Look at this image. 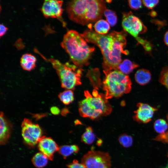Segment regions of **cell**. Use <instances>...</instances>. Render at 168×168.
Returning <instances> with one entry per match:
<instances>
[{
	"label": "cell",
	"instance_id": "6da1fadb",
	"mask_svg": "<svg viewBox=\"0 0 168 168\" xmlns=\"http://www.w3.org/2000/svg\"><path fill=\"white\" fill-rule=\"evenodd\" d=\"M92 26L91 24L89 25V29L81 35L86 41L96 45L100 49L103 57L102 66L104 70H118L122 61L121 54H129L124 49L126 45V32L113 31L109 34L101 35L93 30Z\"/></svg>",
	"mask_w": 168,
	"mask_h": 168
},
{
	"label": "cell",
	"instance_id": "7a4b0ae2",
	"mask_svg": "<svg viewBox=\"0 0 168 168\" xmlns=\"http://www.w3.org/2000/svg\"><path fill=\"white\" fill-rule=\"evenodd\" d=\"M106 9L104 0H76L69 2L66 10L71 20L85 25L100 20Z\"/></svg>",
	"mask_w": 168,
	"mask_h": 168
},
{
	"label": "cell",
	"instance_id": "3957f363",
	"mask_svg": "<svg viewBox=\"0 0 168 168\" xmlns=\"http://www.w3.org/2000/svg\"><path fill=\"white\" fill-rule=\"evenodd\" d=\"M61 47L69 56L74 64L81 68L89 64L94 47H90L85 39L77 31H68L64 35L60 43Z\"/></svg>",
	"mask_w": 168,
	"mask_h": 168
},
{
	"label": "cell",
	"instance_id": "277c9868",
	"mask_svg": "<svg viewBox=\"0 0 168 168\" xmlns=\"http://www.w3.org/2000/svg\"><path fill=\"white\" fill-rule=\"evenodd\" d=\"M84 93L85 98L79 103V111L81 116L94 119L111 113V106L105 95L99 94L96 89L93 91L92 95L87 90Z\"/></svg>",
	"mask_w": 168,
	"mask_h": 168
},
{
	"label": "cell",
	"instance_id": "5b68a950",
	"mask_svg": "<svg viewBox=\"0 0 168 168\" xmlns=\"http://www.w3.org/2000/svg\"><path fill=\"white\" fill-rule=\"evenodd\" d=\"M103 72L105 77L103 86L107 99L119 97L130 91L132 83L128 75L118 70L111 71L104 70Z\"/></svg>",
	"mask_w": 168,
	"mask_h": 168
},
{
	"label": "cell",
	"instance_id": "8992f818",
	"mask_svg": "<svg viewBox=\"0 0 168 168\" xmlns=\"http://www.w3.org/2000/svg\"><path fill=\"white\" fill-rule=\"evenodd\" d=\"M41 56L45 60L49 62L55 69L63 88L73 90L76 86L82 84L81 77L83 69L81 68L68 62L63 64L57 59L53 58L46 59L42 55Z\"/></svg>",
	"mask_w": 168,
	"mask_h": 168
},
{
	"label": "cell",
	"instance_id": "52a82bcc",
	"mask_svg": "<svg viewBox=\"0 0 168 168\" xmlns=\"http://www.w3.org/2000/svg\"><path fill=\"white\" fill-rule=\"evenodd\" d=\"M81 163L86 168H111V158L106 152L91 150L82 157Z\"/></svg>",
	"mask_w": 168,
	"mask_h": 168
},
{
	"label": "cell",
	"instance_id": "ba28073f",
	"mask_svg": "<svg viewBox=\"0 0 168 168\" xmlns=\"http://www.w3.org/2000/svg\"><path fill=\"white\" fill-rule=\"evenodd\" d=\"M21 134L25 143L30 147L38 144L42 136V131L40 126L25 118L21 125Z\"/></svg>",
	"mask_w": 168,
	"mask_h": 168
},
{
	"label": "cell",
	"instance_id": "9c48e42d",
	"mask_svg": "<svg viewBox=\"0 0 168 168\" xmlns=\"http://www.w3.org/2000/svg\"><path fill=\"white\" fill-rule=\"evenodd\" d=\"M122 26L125 31L135 38L138 37L139 34L147 30V27L142 21L131 12L123 13Z\"/></svg>",
	"mask_w": 168,
	"mask_h": 168
},
{
	"label": "cell",
	"instance_id": "30bf717a",
	"mask_svg": "<svg viewBox=\"0 0 168 168\" xmlns=\"http://www.w3.org/2000/svg\"><path fill=\"white\" fill-rule=\"evenodd\" d=\"M62 0H44L41 8L44 16L46 18H60L63 13Z\"/></svg>",
	"mask_w": 168,
	"mask_h": 168
},
{
	"label": "cell",
	"instance_id": "8fae6325",
	"mask_svg": "<svg viewBox=\"0 0 168 168\" xmlns=\"http://www.w3.org/2000/svg\"><path fill=\"white\" fill-rule=\"evenodd\" d=\"M38 144V148L40 152L50 160H53L54 153L58 151L59 147L53 139L44 136L42 137Z\"/></svg>",
	"mask_w": 168,
	"mask_h": 168
},
{
	"label": "cell",
	"instance_id": "7c38bea8",
	"mask_svg": "<svg viewBox=\"0 0 168 168\" xmlns=\"http://www.w3.org/2000/svg\"><path fill=\"white\" fill-rule=\"evenodd\" d=\"M138 108L134 112V119L138 122L147 123L152 119L157 109L149 105L139 103L137 105Z\"/></svg>",
	"mask_w": 168,
	"mask_h": 168
},
{
	"label": "cell",
	"instance_id": "4fadbf2b",
	"mask_svg": "<svg viewBox=\"0 0 168 168\" xmlns=\"http://www.w3.org/2000/svg\"><path fill=\"white\" fill-rule=\"evenodd\" d=\"M0 143L1 145H3L7 143L9 139L12 126L2 112H0Z\"/></svg>",
	"mask_w": 168,
	"mask_h": 168
},
{
	"label": "cell",
	"instance_id": "5bb4252c",
	"mask_svg": "<svg viewBox=\"0 0 168 168\" xmlns=\"http://www.w3.org/2000/svg\"><path fill=\"white\" fill-rule=\"evenodd\" d=\"M36 59L30 54L26 53L21 56L20 59V64L24 70L30 71L35 67Z\"/></svg>",
	"mask_w": 168,
	"mask_h": 168
},
{
	"label": "cell",
	"instance_id": "9a60e30c",
	"mask_svg": "<svg viewBox=\"0 0 168 168\" xmlns=\"http://www.w3.org/2000/svg\"><path fill=\"white\" fill-rule=\"evenodd\" d=\"M151 75L150 72L146 69L138 70L135 75V79L138 84L143 85L148 83L151 80Z\"/></svg>",
	"mask_w": 168,
	"mask_h": 168
},
{
	"label": "cell",
	"instance_id": "2e32d148",
	"mask_svg": "<svg viewBox=\"0 0 168 168\" xmlns=\"http://www.w3.org/2000/svg\"><path fill=\"white\" fill-rule=\"evenodd\" d=\"M138 67V65L128 59L124 60L119 64L118 70L124 74L127 75L132 72L133 70Z\"/></svg>",
	"mask_w": 168,
	"mask_h": 168
},
{
	"label": "cell",
	"instance_id": "e0dca14e",
	"mask_svg": "<svg viewBox=\"0 0 168 168\" xmlns=\"http://www.w3.org/2000/svg\"><path fill=\"white\" fill-rule=\"evenodd\" d=\"M79 150V148L77 145H65L59 147L58 152L65 159L74 153H77Z\"/></svg>",
	"mask_w": 168,
	"mask_h": 168
},
{
	"label": "cell",
	"instance_id": "ac0fdd59",
	"mask_svg": "<svg viewBox=\"0 0 168 168\" xmlns=\"http://www.w3.org/2000/svg\"><path fill=\"white\" fill-rule=\"evenodd\" d=\"M48 159L41 152L36 153L33 156L32 162L33 165L38 168L45 166L47 164Z\"/></svg>",
	"mask_w": 168,
	"mask_h": 168
},
{
	"label": "cell",
	"instance_id": "d6986e66",
	"mask_svg": "<svg viewBox=\"0 0 168 168\" xmlns=\"http://www.w3.org/2000/svg\"><path fill=\"white\" fill-rule=\"evenodd\" d=\"M94 28L96 32L101 35L106 34L110 29L109 23L103 19L99 20L96 22L94 26Z\"/></svg>",
	"mask_w": 168,
	"mask_h": 168
},
{
	"label": "cell",
	"instance_id": "ffe728a7",
	"mask_svg": "<svg viewBox=\"0 0 168 168\" xmlns=\"http://www.w3.org/2000/svg\"><path fill=\"white\" fill-rule=\"evenodd\" d=\"M96 139V135L94 133L92 128L88 127L86 129V131L82 134L81 140L82 142L85 144L91 145L92 144Z\"/></svg>",
	"mask_w": 168,
	"mask_h": 168
},
{
	"label": "cell",
	"instance_id": "44dd1931",
	"mask_svg": "<svg viewBox=\"0 0 168 168\" xmlns=\"http://www.w3.org/2000/svg\"><path fill=\"white\" fill-rule=\"evenodd\" d=\"M60 100L65 105H68L74 100L73 92L72 90H68L60 93L58 95Z\"/></svg>",
	"mask_w": 168,
	"mask_h": 168
},
{
	"label": "cell",
	"instance_id": "7402d4cb",
	"mask_svg": "<svg viewBox=\"0 0 168 168\" xmlns=\"http://www.w3.org/2000/svg\"><path fill=\"white\" fill-rule=\"evenodd\" d=\"M154 128L157 133L161 134L165 133L167 129L168 124L164 119H158L154 123Z\"/></svg>",
	"mask_w": 168,
	"mask_h": 168
},
{
	"label": "cell",
	"instance_id": "603a6c76",
	"mask_svg": "<svg viewBox=\"0 0 168 168\" xmlns=\"http://www.w3.org/2000/svg\"><path fill=\"white\" fill-rule=\"evenodd\" d=\"M104 14L106 18L107 22L110 26H113L116 24L117 17L114 11L106 9L105 11Z\"/></svg>",
	"mask_w": 168,
	"mask_h": 168
},
{
	"label": "cell",
	"instance_id": "cb8c5ba5",
	"mask_svg": "<svg viewBox=\"0 0 168 168\" xmlns=\"http://www.w3.org/2000/svg\"><path fill=\"white\" fill-rule=\"evenodd\" d=\"M118 140L120 144L125 147H131L133 142L132 138L131 136L125 134L120 135L119 138Z\"/></svg>",
	"mask_w": 168,
	"mask_h": 168
},
{
	"label": "cell",
	"instance_id": "d4e9b609",
	"mask_svg": "<svg viewBox=\"0 0 168 168\" xmlns=\"http://www.w3.org/2000/svg\"><path fill=\"white\" fill-rule=\"evenodd\" d=\"M135 39L138 43L142 46L146 52L149 53L152 51L153 46L151 43L147 40L139 36Z\"/></svg>",
	"mask_w": 168,
	"mask_h": 168
},
{
	"label": "cell",
	"instance_id": "484cf974",
	"mask_svg": "<svg viewBox=\"0 0 168 168\" xmlns=\"http://www.w3.org/2000/svg\"><path fill=\"white\" fill-rule=\"evenodd\" d=\"M159 79L160 82L168 89V66L162 70Z\"/></svg>",
	"mask_w": 168,
	"mask_h": 168
},
{
	"label": "cell",
	"instance_id": "4316f807",
	"mask_svg": "<svg viewBox=\"0 0 168 168\" xmlns=\"http://www.w3.org/2000/svg\"><path fill=\"white\" fill-rule=\"evenodd\" d=\"M129 7L132 9L137 10L142 7V1L140 0H130L128 1Z\"/></svg>",
	"mask_w": 168,
	"mask_h": 168
},
{
	"label": "cell",
	"instance_id": "83f0119b",
	"mask_svg": "<svg viewBox=\"0 0 168 168\" xmlns=\"http://www.w3.org/2000/svg\"><path fill=\"white\" fill-rule=\"evenodd\" d=\"M142 3L147 8L152 9L159 2V1L156 0H143Z\"/></svg>",
	"mask_w": 168,
	"mask_h": 168
},
{
	"label": "cell",
	"instance_id": "f1b7e54d",
	"mask_svg": "<svg viewBox=\"0 0 168 168\" xmlns=\"http://www.w3.org/2000/svg\"><path fill=\"white\" fill-rule=\"evenodd\" d=\"M67 166L68 168H86L81 162L79 163L76 160H74L72 162L68 165Z\"/></svg>",
	"mask_w": 168,
	"mask_h": 168
},
{
	"label": "cell",
	"instance_id": "f546056e",
	"mask_svg": "<svg viewBox=\"0 0 168 168\" xmlns=\"http://www.w3.org/2000/svg\"><path fill=\"white\" fill-rule=\"evenodd\" d=\"M167 119L168 121V115ZM159 139L160 141L164 143H168V132L161 134L159 137Z\"/></svg>",
	"mask_w": 168,
	"mask_h": 168
},
{
	"label": "cell",
	"instance_id": "4dcf8cb0",
	"mask_svg": "<svg viewBox=\"0 0 168 168\" xmlns=\"http://www.w3.org/2000/svg\"><path fill=\"white\" fill-rule=\"evenodd\" d=\"M8 28L3 24L0 25V37L3 35L7 32Z\"/></svg>",
	"mask_w": 168,
	"mask_h": 168
},
{
	"label": "cell",
	"instance_id": "1f68e13d",
	"mask_svg": "<svg viewBox=\"0 0 168 168\" xmlns=\"http://www.w3.org/2000/svg\"><path fill=\"white\" fill-rule=\"evenodd\" d=\"M51 113L54 115H57L58 114L60 111L59 109L56 106H52L50 109Z\"/></svg>",
	"mask_w": 168,
	"mask_h": 168
},
{
	"label": "cell",
	"instance_id": "d6a6232c",
	"mask_svg": "<svg viewBox=\"0 0 168 168\" xmlns=\"http://www.w3.org/2000/svg\"><path fill=\"white\" fill-rule=\"evenodd\" d=\"M164 40L165 44L168 46V30L165 34Z\"/></svg>",
	"mask_w": 168,
	"mask_h": 168
},
{
	"label": "cell",
	"instance_id": "836d02e7",
	"mask_svg": "<svg viewBox=\"0 0 168 168\" xmlns=\"http://www.w3.org/2000/svg\"><path fill=\"white\" fill-rule=\"evenodd\" d=\"M68 112V110L65 108L63 109L61 112V114L62 115L65 116Z\"/></svg>",
	"mask_w": 168,
	"mask_h": 168
},
{
	"label": "cell",
	"instance_id": "e575fe53",
	"mask_svg": "<svg viewBox=\"0 0 168 168\" xmlns=\"http://www.w3.org/2000/svg\"><path fill=\"white\" fill-rule=\"evenodd\" d=\"M150 16L153 17L156 16L157 15L156 12L154 11H152L149 13Z\"/></svg>",
	"mask_w": 168,
	"mask_h": 168
}]
</instances>
